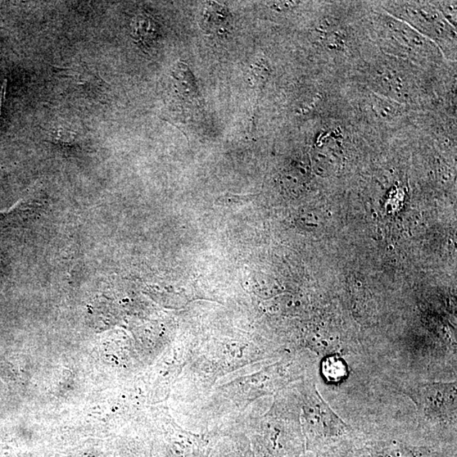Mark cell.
<instances>
[{"instance_id":"obj_1","label":"cell","mask_w":457,"mask_h":457,"mask_svg":"<svg viewBox=\"0 0 457 457\" xmlns=\"http://www.w3.org/2000/svg\"><path fill=\"white\" fill-rule=\"evenodd\" d=\"M401 391L413 401L421 417L425 420L438 424L456 423V381L407 384Z\"/></svg>"},{"instance_id":"obj_2","label":"cell","mask_w":457,"mask_h":457,"mask_svg":"<svg viewBox=\"0 0 457 457\" xmlns=\"http://www.w3.org/2000/svg\"><path fill=\"white\" fill-rule=\"evenodd\" d=\"M304 399L303 414L307 431L311 436L329 440L345 436L350 431L349 425L334 413L314 384L307 389Z\"/></svg>"},{"instance_id":"obj_3","label":"cell","mask_w":457,"mask_h":457,"mask_svg":"<svg viewBox=\"0 0 457 457\" xmlns=\"http://www.w3.org/2000/svg\"><path fill=\"white\" fill-rule=\"evenodd\" d=\"M323 376L330 383H339L347 377L346 361L340 356L330 355L323 360L321 365Z\"/></svg>"},{"instance_id":"obj_4","label":"cell","mask_w":457,"mask_h":457,"mask_svg":"<svg viewBox=\"0 0 457 457\" xmlns=\"http://www.w3.org/2000/svg\"><path fill=\"white\" fill-rule=\"evenodd\" d=\"M370 457H419V455L413 447L398 442H386L375 446Z\"/></svg>"}]
</instances>
